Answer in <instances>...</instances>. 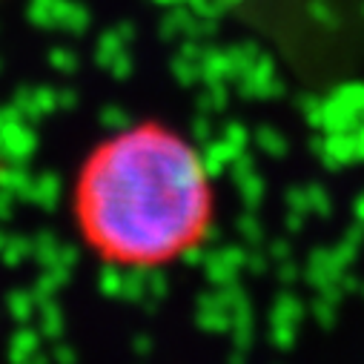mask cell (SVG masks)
Here are the masks:
<instances>
[{
  "label": "cell",
  "instance_id": "1",
  "mask_svg": "<svg viewBox=\"0 0 364 364\" xmlns=\"http://www.w3.org/2000/svg\"><path fill=\"white\" fill-rule=\"evenodd\" d=\"M215 184L198 146L161 121L132 124L80 161L72 224L98 261L169 267L196 252L215 224Z\"/></svg>",
  "mask_w": 364,
  "mask_h": 364
}]
</instances>
